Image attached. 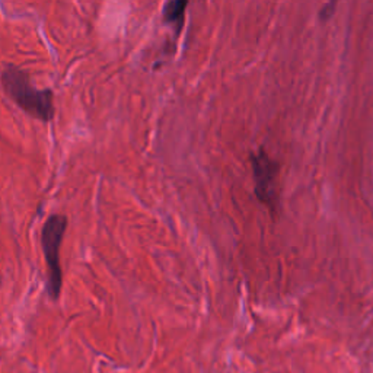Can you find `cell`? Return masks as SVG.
I'll return each instance as SVG.
<instances>
[{"label":"cell","instance_id":"7a4b0ae2","mask_svg":"<svg viewBox=\"0 0 373 373\" xmlns=\"http://www.w3.org/2000/svg\"><path fill=\"white\" fill-rule=\"evenodd\" d=\"M67 218L65 215H51L41 232V245L48 269V282L47 291L51 299L57 301L62 291L63 274L60 267V248L63 243V236L67 229Z\"/></svg>","mask_w":373,"mask_h":373},{"label":"cell","instance_id":"277c9868","mask_svg":"<svg viewBox=\"0 0 373 373\" xmlns=\"http://www.w3.org/2000/svg\"><path fill=\"white\" fill-rule=\"evenodd\" d=\"M185 8H186V2H181V0H177V2H168L162 11L165 21L177 25L178 30H179L182 26Z\"/></svg>","mask_w":373,"mask_h":373},{"label":"cell","instance_id":"3957f363","mask_svg":"<svg viewBox=\"0 0 373 373\" xmlns=\"http://www.w3.org/2000/svg\"><path fill=\"white\" fill-rule=\"evenodd\" d=\"M252 174L255 181V193L262 203L270 207H274L277 201V174L279 167L273 159L265 153V150H260L251 156Z\"/></svg>","mask_w":373,"mask_h":373},{"label":"cell","instance_id":"6da1fadb","mask_svg":"<svg viewBox=\"0 0 373 373\" xmlns=\"http://www.w3.org/2000/svg\"><path fill=\"white\" fill-rule=\"evenodd\" d=\"M6 95L31 117L48 123L55 117V101L50 89H37L33 87L30 76L18 66L9 65L0 76Z\"/></svg>","mask_w":373,"mask_h":373}]
</instances>
